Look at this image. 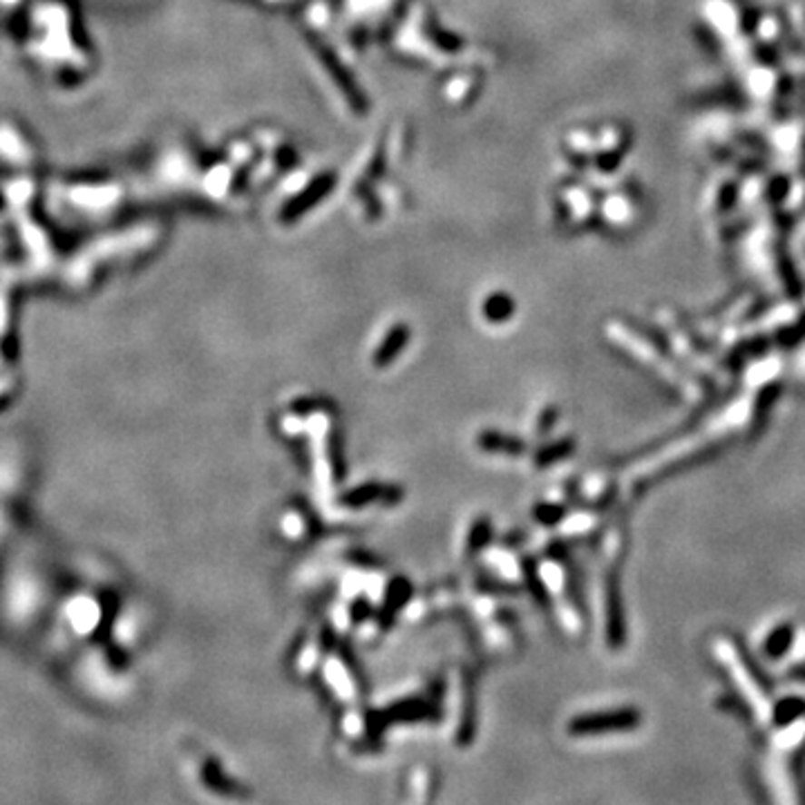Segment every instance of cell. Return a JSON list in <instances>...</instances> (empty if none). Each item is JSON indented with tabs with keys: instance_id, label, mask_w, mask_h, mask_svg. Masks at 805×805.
I'll list each match as a JSON object with an SVG mask.
<instances>
[{
	"instance_id": "cell-1",
	"label": "cell",
	"mask_w": 805,
	"mask_h": 805,
	"mask_svg": "<svg viewBox=\"0 0 805 805\" xmlns=\"http://www.w3.org/2000/svg\"><path fill=\"white\" fill-rule=\"evenodd\" d=\"M713 653L718 655V660L722 663V667L730 673L731 682H734L736 692L741 693V698L751 707L756 713V718L763 722L772 721V693L765 687L763 678L759 676L754 667L747 663L745 653L739 649V644L730 638H718L713 643Z\"/></svg>"
},
{
	"instance_id": "cell-2",
	"label": "cell",
	"mask_w": 805,
	"mask_h": 805,
	"mask_svg": "<svg viewBox=\"0 0 805 805\" xmlns=\"http://www.w3.org/2000/svg\"><path fill=\"white\" fill-rule=\"evenodd\" d=\"M741 417H743V405H736V407L727 409L718 421L710 423L707 427H702L698 434L682 438V441L673 443L669 450H664L660 456H653L647 466V475H660V472L669 470L672 466H676L678 461L692 459V456L702 455L705 450H710L713 443H721L722 438L730 432H734L731 427L739 426Z\"/></svg>"
},
{
	"instance_id": "cell-3",
	"label": "cell",
	"mask_w": 805,
	"mask_h": 805,
	"mask_svg": "<svg viewBox=\"0 0 805 805\" xmlns=\"http://www.w3.org/2000/svg\"><path fill=\"white\" fill-rule=\"evenodd\" d=\"M643 722L638 710L633 707H620V710L600 712V713H584L575 718L568 725V731L573 736H600L606 731H626L635 730Z\"/></svg>"
},
{
	"instance_id": "cell-4",
	"label": "cell",
	"mask_w": 805,
	"mask_h": 805,
	"mask_svg": "<svg viewBox=\"0 0 805 805\" xmlns=\"http://www.w3.org/2000/svg\"><path fill=\"white\" fill-rule=\"evenodd\" d=\"M794 643H797V631H794V624H790V622L788 624H779L772 633L765 638L763 653L768 655V658H774V660L783 658V655L794 647Z\"/></svg>"
},
{
	"instance_id": "cell-5",
	"label": "cell",
	"mask_w": 805,
	"mask_h": 805,
	"mask_svg": "<svg viewBox=\"0 0 805 805\" xmlns=\"http://www.w3.org/2000/svg\"><path fill=\"white\" fill-rule=\"evenodd\" d=\"M805 713V705L801 701H797V698H788V701H783V702H779V705H774V712H772V721L776 722V725H788V722H792V721H797L799 716H803Z\"/></svg>"
},
{
	"instance_id": "cell-6",
	"label": "cell",
	"mask_w": 805,
	"mask_h": 805,
	"mask_svg": "<svg viewBox=\"0 0 805 805\" xmlns=\"http://www.w3.org/2000/svg\"><path fill=\"white\" fill-rule=\"evenodd\" d=\"M790 678H792V681H797V682H805V663L803 664H797V667H794L792 672H790Z\"/></svg>"
}]
</instances>
